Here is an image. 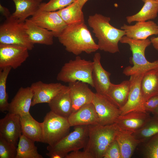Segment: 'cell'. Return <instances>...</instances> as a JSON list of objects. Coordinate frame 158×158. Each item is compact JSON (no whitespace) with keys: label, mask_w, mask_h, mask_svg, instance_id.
I'll use <instances>...</instances> for the list:
<instances>
[{"label":"cell","mask_w":158,"mask_h":158,"mask_svg":"<svg viewBox=\"0 0 158 158\" xmlns=\"http://www.w3.org/2000/svg\"><path fill=\"white\" fill-rule=\"evenodd\" d=\"M103 158H121L120 148L115 139L106 150Z\"/></svg>","instance_id":"d590c367"},{"label":"cell","mask_w":158,"mask_h":158,"mask_svg":"<svg viewBox=\"0 0 158 158\" xmlns=\"http://www.w3.org/2000/svg\"><path fill=\"white\" fill-rule=\"evenodd\" d=\"M33 96L30 87H20L9 104L8 112L20 117L29 114Z\"/></svg>","instance_id":"2e32d148"},{"label":"cell","mask_w":158,"mask_h":158,"mask_svg":"<svg viewBox=\"0 0 158 158\" xmlns=\"http://www.w3.org/2000/svg\"><path fill=\"white\" fill-rule=\"evenodd\" d=\"M77 0H49L47 3L42 2L39 8L41 10L55 11L62 9Z\"/></svg>","instance_id":"836d02e7"},{"label":"cell","mask_w":158,"mask_h":158,"mask_svg":"<svg viewBox=\"0 0 158 158\" xmlns=\"http://www.w3.org/2000/svg\"><path fill=\"white\" fill-rule=\"evenodd\" d=\"M35 142L22 134L18 142L16 158H43L38 152Z\"/></svg>","instance_id":"f546056e"},{"label":"cell","mask_w":158,"mask_h":158,"mask_svg":"<svg viewBox=\"0 0 158 158\" xmlns=\"http://www.w3.org/2000/svg\"><path fill=\"white\" fill-rule=\"evenodd\" d=\"M133 133L118 129L115 139L119 146L121 158H130L138 145L141 142L136 139L132 134Z\"/></svg>","instance_id":"603a6c76"},{"label":"cell","mask_w":158,"mask_h":158,"mask_svg":"<svg viewBox=\"0 0 158 158\" xmlns=\"http://www.w3.org/2000/svg\"><path fill=\"white\" fill-rule=\"evenodd\" d=\"M145 110L152 113L158 108V95L152 97L145 102L144 103Z\"/></svg>","instance_id":"8d00e7d4"},{"label":"cell","mask_w":158,"mask_h":158,"mask_svg":"<svg viewBox=\"0 0 158 158\" xmlns=\"http://www.w3.org/2000/svg\"><path fill=\"white\" fill-rule=\"evenodd\" d=\"M67 119L71 127L99 124V118L92 103L72 112Z\"/></svg>","instance_id":"ffe728a7"},{"label":"cell","mask_w":158,"mask_h":158,"mask_svg":"<svg viewBox=\"0 0 158 158\" xmlns=\"http://www.w3.org/2000/svg\"><path fill=\"white\" fill-rule=\"evenodd\" d=\"M0 11L1 14L4 16L6 18L10 17L11 14L7 8L0 4Z\"/></svg>","instance_id":"f35d334b"},{"label":"cell","mask_w":158,"mask_h":158,"mask_svg":"<svg viewBox=\"0 0 158 158\" xmlns=\"http://www.w3.org/2000/svg\"><path fill=\"white\" fill-rule=\"evenodd\" d=\"M0 134L8 142L17 147L22 134L20 116L8 112L0 119Z\"/></svg>","instance_id":"9a60e30c"},{"label":"cell","mask_w":158,"mask_h":158,"mask_svg":"<svg viewBox=\"0 0 158 158\" xmlns=\"http://www.w3.org/2000/svg\"><path fill=\"white\" fill-rule=\"evenodd\" d=\"M28 51L23 46L0 43V68H17L28 57Z\"/></svg>","instance_id":"30bf717a"},{"label":"cell","mask_w":158,"mask_h":158,"mask_svg":"<svg viewBox=\"0 0 158 158\" xmlns=\"http://www.w3.org/2000/svg\"><path fill=\"white\" fill-rule=\"evenodd\" d=\"M42 123V142L48 145H54L69 133L71 126L67 119L51 111L47 114Z\"/></svg>","instance_id":"52a82bcc"},{"label":"cell","mask_w":158,"mask_h":158,"mask_svg":"<svg viewBox=\"0 0 158 158\" xmlns=\"http://www.w3.org/2000/svg\"><path fill=\"white\" fill-rule=\"evenodd\" d=\"M155 0V1H158V0Z\"/></svg>","instance_id":"f6af8a7d"},{"label":"cell","mask_w":158,"mask_h":158,"mask_svg":"<svg viewBox=\"0 0 158 158\" xmlns=\"http://www.w3.org/2000/svg\"><path fill=\"white\" fill-rule=\"evenodd\" d=\"M109 17L96 13L89 16L87 21L98 40L99 49L114 54L119 52L118 43L126 33L124 30L112 26Z\"/></svg>","instance_id":"7a4b0ae2"},{"label":"cell","mask_w":158,"mask_h":158,"mask_svg":"<svg viewBox=\"0 0 158 158\" xmlns=\"http://www.w3.org/2000/svg\"><path fill=\"white\" fill-rule=\"evenodd\" d=\"M101 55L96 53L93 58L92 79L96 92L107 95L111 83L110 80L111 73L104 69L101 63Z\"/></svg>","instance_id":"e0dca14e"},{"label":"cell","mask_w":158,"mask_h":158,"mask_svg":"<svg viewBox=\"0 0 158 158\" xmlns=\"http://www.w3.org/2000/svg\"><path fill=\"white\" fill-rule=\"evenodd\" d=\"M88 139L84 150L89 153L93 158H102L110 144L115 139L119 129L115 123L102 126H88Z\"/></svg>","instance_id":"3957f363"},{"label":"cell","mask_w":158,"mask_h":158,"mask_svg":"<svg viewBox=\"0 0 158 158\" xmlns=\"http://www.w3.org/2000/svg\"><path fill=\"white\" fill-rule=\"evenodd\" d=\"M11 69L10 67L0 68V111L3 113L8 110L9 103L6 84L7 78Z\"/></svg>","instance_id":"1f68e13d"},{"label":"cell","mask_w":158,"mask_h":158,"mask_svg":"<svg viewBox=\"0 0 158 158\" xmlns=\"http://www.w3.org/2000/svg\"><path fill=\"white\" fill-rule=\"evenodd\" d=\"M120 42L128 44L132 52L133 66H128L123 70V73L127 76L139 73H145L150 70L158 68V59L152 62L147 60L145 56L146 48L151 44L150 40H134L123 36Z\"/></svg>","instance_id":"277c9868"},{"label":"cell","mask_w":158,"mask_h":158,"mask_svg":"<svg viewBox=\"0 0 158 158\" xmlns=\"http://www.w3.org/2000/svg\"><path fill=\"white\" fill-rule=\"evenodd\" d=\"M17 147L6 140L0 134V158H16Z\"/></svg>","instance_id":"e575fe53"},{"label":"cell","mask_w":158,"mask_h":158,"mask_svg":"<svg viewBox=\"0 0 158 158\" xmlns=\"http://www.w3.org/2000/svg\"><path fill=\"white\" fill-rule=\"evenodd\" d=\"M46 155L50 158H65L63 155L55 152L49 151Z\"/></svg>","instance_id":"ab89813d"},{"label":"cell","mask_w":158,"mask_h":158,"mask_svg":"<svg viewBox=\"0 0 158 158\" xmlns=\"http://www.w3.org/2000/svg\"><path fill=\"white\" fill-rule=\"evenodd\" d=\"M141 0L143 2H144L146 0Z\"/></svg>","instance_id":"ee69618b"},{"label":"cell","mask_w":158,"mask_h":158,"mask_svg":"<svg viewBox=\"0 0 158 158\" xmlns=\"http://www.w3.org/2000/svg\"><path fill=\"white\" fill-rule=\"evenodd\" d=\"M65 86L60 83H46L39 81L30 86L33 93L31 106L40 103H48Z\"/></svg>","instance_id":"4fadbf2b"},{"label":"cell","mask_w":158,"mask_h":158,"mask_svg":"<svg viewBox=\"0 0 158 158\" xmlns=\"http://www.w3.org/2000/svg\"><path fill=\"white\" fill-rule=\"evenodd\" d=\"M151 117L148 112L135 111L120 115L115 123L119 129L133 133L142 127Z\"/></svg>","instance_id":"5bb4252c"},{"label":"cell","mask_w":158,"mask_h":158,"mask_svg":"<svg viewBox=\"0 0 158 158\" xmlns=\"http://www.w3.org/2000/svg\"><path fill=\"white\" fill-rule=\"evenodd\" d=\"M0 43L20 46L29 50L34 47L26 32L25 22H21L11 15L0 25Z\"/></svg>","instance_id":"8992f818"},{"label":"cell","mask_w":158,"mask_h":158,"mask_svg":"<svg viewBox=\"0 0 158 158\" xmlns=\"http://www.w3.org/2000/svg\"><path fill=\"white\" fill-rule=\"evenodd\" d=\"M141 10L136 14L126 17L129 24L134 21H147L156 18L158 13V1L146 0Z\"/></svg>","instance_id":"83f0119b"},{"label":"cell","mask_w":158,"mask_h":158,"mask_svg":"<svg viewBox=\"0 0 158 158\" xmlns=\"http://www.w3.org/2000/svg\"><path fill=\"white\" fill-rule=\"evenodd\" d=\"M121 29L125 32V36L134 40H144L153 35H158V25L154 22H137L133 25L124 24Z\"/></svg>","instance_id":"d6986e66"},{"label":"cell","mask_w":158,"mask_h":158,"mask_svg":"<svg viewBox=\"0 0 158 158\" xmlns=\"http://www.w3.org/2000/svg\"><path fill=\"white\" fill-rule=\"evenodd\" d=\"M92 103L98 115L100 125L115 123L121 115L120 109L107 96L94 93Z\"/></svg>","instance_id":"9c48e42d"},{"label":"cell","mask_w":158,"mask_h":158,"mask_svg":"<svg viewBox=\"0 0 158 158\" xmlns=\"http://www.w3.org/2000/svg\"><path fill=\"white\" fill-rule=\"evenodd\" d=\"M26 32L30 42L47 45L53 44L54 37L52 32L38 26L29 19L25 21Z\"/></svg>","instance_id":"7402d4cb"},{"label":"cell","mask_w":158,"mask_h":158,"mask_svg":"<svg viewBox=\"0 0 158 158\" xmlns=\"http://www.w3.org/2000/svg\"><path fill=\"white\" fill-rule=\"evenodd\" d=\"M74 127L72 132L56 144L52 146L48 145L47 150L58 153L66 157L70 152L84 148L88 139V126H78Z\"/></svg>","instance_id":"ba28073f"},{"label":"cell","mask_w":158,"mask_h":158,"mask_svg":"<svg viewBox=\"0 0 158 158\" xmlns=\"http://www.w3.org/2000/svg\"><path fill=\"white\" fill-rule=\"evenodd\" d=\"M48 104L51 111L59 116L67 119L73 112L68 86L65 85L62 90Z\"/></svg>","instance_id":"44dd1931"},{"label":"cell","mask_w":158,"mask_h":158,"mask_svg":"<svg viewBox=\"0 0 158 158\" xmlns=\"http://www.w3.org/2000/svg\"><path fill=\"white\" fill-rule=\"evenodd\" d=\"M93 62L77 56L66 63L57 74L59 81L70 83L77 81L85 83L94 87L92 79Z\"/></svg>","instance_id":"5b68a950"},{"label":"cell","mask_w":158,"mask_h":158,"mask_svg":"<svg viewBox=\"0 0 158 158\" xmlns=\"http://www.w3.org/2000/svg\"><path fill=\"white\" fill-rule=\"evenodd\" d=\"M150 40L154 48L158 51V37H152Z\"/></svg>","instance_id":"60d3db41"},{"label":"cell","mask_w":158,"mask_h":158,"mask_svg":"<svg viewBox=\"0 0 158 158\" xmlns=\"http://www.w3.org/2000/svg\"><path fill=\"white\" fill-rule=\"evenodd\" d=\"M152 113L153 115V116L158 118V108L153 112Z\"/></svg>","instance_id":"7bdbcfd3"},{"label":"cell","mask_w":158,"mask_h":158,"mask_svg":"<svg viewBox=\"0 0 158 158\" xmlns=\"http://www.w3.org/2000/svg\"><path fill=\"white\" fill-rule=\"evenodd\" d=\"M158 133V118L154 116L141 128L132 133L137 140L144 142L150 138Z\"/></svg>","instance_id":"4dcf8cb0"},{"label":"cell","mask_w":158,"mask_h":158,"mask_svg":"<svg viewBox=\"0 0 158 158\" xmlns=\"http://www.w3.org/2000/svg\"><path fill=\"white\" fill-rule=\"evenodd\" d=\"M29 19L40 27L52 32L56 37L67 26L57 11H47L39 9Z\"/></svg>","instance_id":"7c38bea8"},{"label":"cell","mask_w":158,"mask_h":158,"mask_svg":"<svg viewBox=\"0 0 158 158\" xmlns=\"http://www.w3.org/2000/svg\"><path fill=\"white\" fill-rule=\"evenodd\" d=\"M22 134L35 142H42V123L34 119L30 113L20 117Z\"/></svg>","instance_id":"d4e9b609"},{"label":"cell","mask_w":158,"mask_h":158,"mask_svg":"<svg viewBox=\"0 0 158 158\" xmlns=\"http://www.w3.org/2000/svg\"><path fill=\"white\" fill-rule=\"evenodd\" d=\"M141 86L145 102L150 98L158 95V68L150 70L144 73Z\"/></svg>","instance_id":"484cf974"},{"label":"cell","mask_w":158,"mask_h":158,"mask_svg":"<svg viewBox=\"0 0 158 158\" xmlns=\"http://www.w3.org/2000/svg\"><path fill=\"white\" fill-rule=\"evenodd\" d=\"M145 142V143L143 151L144 157L158 158V133Z\"/></svg>","instance_id":"d6a6232c"},{"label":"cell","mask_w":158,"mask_h":158,"mask_svg":"<svg viewBox=\"0 0 158 158\" xmlns=\"http://www.w3.org/2000/svg\"><path fill=\"white\" fill-rule=\"evenodd\" d=\"M16 7L12 17L24 22L27 18L34 15L39 9L43 0H12Z\"/></svg>","instance_id":"cb8c5ba5"},{"label":"cell","mask_w":158,"mask_h":158,"mask_svg":"<svg viewBox=\"0 0 158 158\" xmlns=\"http://www.w3.org/2000/svg\"><path fill=\"white\" fill-rule=\"evenodd\" d=\"M82 8L76 1L57 12L67 25H72L85 23Z\"/></svg>","instance_id":"f1b7e54d"},{"label":"cell","mask_w":158,"mask_h":158,"mask_svg":"<svg viewBox=\"0 0 158 158\" xmlns=\"http://www.w3.org/2000/svg\"><path fill=\"white\" fill-rule=\"evenodd\" d=\"M130 89L129 80L123 81L120 83H111L107 96L120 109L126 103Z\"/></svg>","instance_id":"4316f807"},{"label":"cell","mask_w":158,"mask_h":158,"mask_svg":"<svg viewBox=\"0 0 158 158\" xmlns=\"http://www.w3.org/2000/svg\"><path fill=\"white\" fill-rule=\"evenodd\" d=\"M66 50L76 56L88 54L99 49L85 23L67 25L57 37Z\"/></svg>","instance_id":"6da1fadb"},{"label":"cell","mask_w":158,"mask_h":158,"mask_svg":"<svg viewBox=\"0 0 158 158\" xmlns=\"http://www.w3.org/2000/svg\"><path fill=\"white\" fill-rule=\"evenodd\" d=\"M88 85L79 81L68 83L73 112L84 105L92 102L95 93L90 88Z\"/></svg>","instance_id":"ac0fdd59"},{"label":"cell","mask_w":158,"mask_h":158,"mask_svg":"<svg viewBox=\"0 0 158 158\" xmlns=\"http://www.w3.org/2000/svg\"><path fill=\"white\" fill-rule=\"evenodd\" d=\"M65 158H93L92 155L84 150L83 151L76 150L68 153Z\"/></svg>","instance_id":"74e56055"},{"label":"cell","mask_w":158,"mask_h":158,"mask_svg":"<svg viewBox=\"0 0 158 158\" xmlns=\"http://www.w3.org/2000/svg\"><path fill=\"white\" fill-rule=\"evenodd\" d=\"M144 73H137L130 76V90L126 103L120 109V115L135 111H145L141 86Z\"/></svg>","instance_id":"8fae6325"},{"label":"cell","mask_w":158,"mask_h":158,"mask_svg":"<svg viewBox=\"0 0 158 158\" xmlns=\"http://www.w3.org/2000/svg\"><path fill=\"white\" fill-rule=\"evenodd\" d=\"M88 0H77V1L79 5L83 8L85 4Z\"/></svg>","instance_id":"b9f144b4"}]
</instances>
